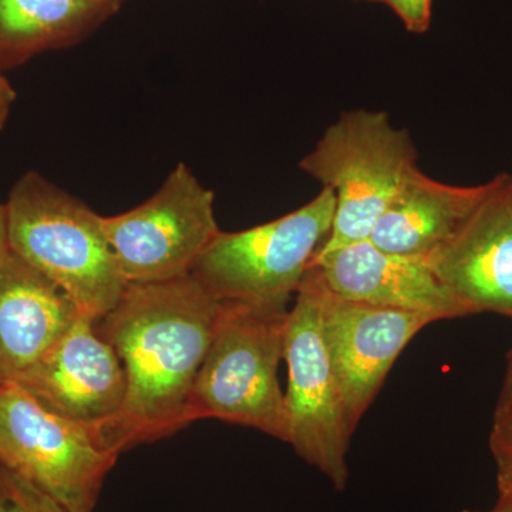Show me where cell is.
I'll return each instance as SVG.
<instances>
[{
    "instance_id": "obj_1",
    "label": "cell",
    "mask_w": 512,
    "mask_h": 512,
    "mask_svg": "<svg viewBox=\"0 0 512 512\" xmlns=\"http://www.w3.org/2000/svg\"><path fill=\"white\" fill-rule=\"evenodd\" d=\"M222 303L191 275L160 284L128 285L97 330L119 355L126 397L99 429L120 454L188 426L192 387L210 349Z\"/></svg>"
},
{
    "instance_id": "obj_2",
    "label": "cell",
    "mask_w": 512,
    "mask_h": 512,
    "mask_svg": "<svg viewBox=\"0 0 512 512\" xmlns=\"http://www.w3.org/2000/svg\"><path fill=\"white\" fill-rule=\"evenodd\" d=\"M9 249L99 322L128 286L101 215L37 171L16 181L5 204Z\"/></svg>"
},
{
    "instance_id": "obj_3",
    "label": "cell",
    "mask_w": 512,
    "mask_h": 512,
    "mask_svg": "<svg viewBox=\"0 0 512 512\" xmlns=\"http://www.w3.org/2000/svg\"><path fill=\"white\" fill-rule=\"evenodd\" d=\"M289 309L222 303L210 349L188 403V424L202 419L251 427L288 439L278 367L285 353Z\"/></svg>"
},
{
    "instance_id": "obj_4",
    "label": "cell",
    "mask_w": 512,
    "mask_h": 512,
    "mask_svg": "<svg viewBox=\"0 0 512 512\" xmlns=\"http://www.w3.org/2000/svg\"><path fill=\"white\" fill-rule=\"evenodd\" d=\"M335 194L332 229L316 254L365 241L417 167L410 134L384 111L340 114L299 164Z\"/></svg>"
},
{
    "instance_id": "obj_5",
    "label": "cell",
    "mask_w": 512,
    "mask_h": 512,
    "mask_svg": "<svg viewBox=\"0 0 512 512\" xmlns=\"http://www.w3.org/2000/svg\"><path fill=\"white\" fill-rule=\"evenodd\" d=\"M336 198L322 188L298 210L238 232H218L191 276L218 302L288 309L313 256L329 237Z\"/></svg>"
},
{
    "instance_id": "obj_6",
    "label": "cell",
    "mask_w": 512,
    "mask_h": 512,
    "mask_svg": "<svg viewBox=\"0 0 512 512\" xmlns=\"http://www.w3.org/2000/svg\"><path fill=\"white\" fill-rule=\"evenodd\" d=\"M119 454L99 430L60 416L16 380H0V464L70 512H93Z\"/></svg>"
},
{
    "instance_id": "obj_7",
    "label": "cell",
    "mask_w": 512,
    "mask_h": 512,
    "mask_svg": "<svg viewBox=\"0 0 512 512\" xmlns=\"http://www.w3.org/2000/svg\"><path fill=\"white\" fill-rule=\"evenodd\" d=\"M295 296L285 330L286 443L328 478L335 490L343 491L348 483L346 454L353 431L323 335V282L315 269H308Z\"/></svg>"
},
{
    "instance_id": "obj_8",
    "label": "cell",
    "mask_w": 512,
    "mask_h": 512,
    "mask_svg": "<svg viewBox=\"0 0 512 512\" xmlns=\"http://www.w3.org/2000/svg\"><path fill=\"white\" fill-rule=\"evenodd\" d=\"M214 202V192L180 163L143 204L101 217L127 284H160L190 275L221 231Z\"/></svg>"
},
{
    "instance_id": "obj_9",
    "label": "cell",
    "mask_w": 512,
    "mask_h": 512,
    "mask_svg": "<svg viewBox=\"0 0 512 512\" xmlns=\"http://www.w3.org/2000/svg\"><path fill=\"white\" fill-rule=\"evenodd\" d=\"M322 322L346 419L355 433L404 348L436 320L423 313L348 301L323 284Z\"/></svg>"
},
{
    "instance_id": "obj_10",
    "label": "cell",
    "mask_w": 512,
    "mask_h": 512,
    "mask_svg": "<svg viewBox=\"0 0 512 512\" xmlns=\"http://www.w3.org/2000/svg\"><path fill=\"white\" fill-rule=\"evenodd\" d=\"M16 382L53 412L97 430L119 414L126 397L119 355L83 315Z\"/></svg>"
},
{
    "instance_id": "obj_11",
    "label": "cell",
    "mask_w": 512,
    "mask_h": 512,
    "mask_svg": "<svg viewBox=\"0 0 512 512\" xmlns=\"http://www.w3.org/2000/svg\"><path fill=\"white\" fill-rule=\"evenodd\" d=\"M424 259L470 315L512 319V175L500 174L456 234Z\"/></svg>"
},
{
    "instance_id": "obj_12",
    "label": "cell",
    "mask_w": 512,
    "mask_h": 512,
    "mask_svg": "<svg viewBox=\"0 0 512 512\" xmlns=\"http://www.w3.org/2000/svg\"><path fill=\"white\" fill-rule=\"evenodd\" d=\"M309 268L348 301L423 313L436 322L470 315L426 259L384 251L370 239L315 254Z\"/></svg>"
},
{
    "instance_id": "obj_13",
    "label": "cell",
    "mask_w": 512,
    "mask_h": 512,
    "mask_svg": "<svg viewBox=\"0 0 512 512\" xmlns=\"http://www.w3.org/2000/svg\"><path fill=\"white\" fill-rule=\"evenodd\" d=\"M80 315L59 286L9 249L0 261V380L39 362Z\"/></svg>"
},
{
    "instance_id": "obj_14",
    "label": "cell",
    "mask_w": 512,
    "mask_h": 512,
    "mask_svg": "<svg viewBox=\"0 0 512 512\" xmlns=\"http://www.w3.org/2000/svg\"><path fill=\"white\" fill-rule=\"evenodd\" d=\"M498 183L500 175L485 184L461 187L441 183L416 168L369 239L384 251L426 258L456 234Z\"/></svg>"
},
{
    "instance_id": "obj_15",
    "label": "cell",
    "mask_w": 512,
    "mask_h": 512,
    "mask_svg": "<svg viewBox=\"0 0 512 512\" xmlns=\"http://www.w3.org/2000/svg\"><path fill=\"white\" fill-rule=\"evenodd\" d=\"M106 6L92 0H0V69L69 42Z\"/></svg>"
},
{
    "instance_id": "obj_16",
    "label": "cell",
    "mask_w": 512,
    "mask_h": 512,
    "mask_svg": "<svg viewBox=\"0 0 512 512\" xmlns=\"http://www.w3.org/2000/svg\"><path fill=\"white\" fill-rule=\"evenodd\" d=\"M0 512H70L25 478L0 464Z\"/></svg>"
},
{
    "instance_id": "obj_17",
    "label": "cell",
    "mask_w": 512,
    "mask_h": 512,
    "mask_svg": "<svg viewBox=\"0 0 512 512\" xmlns=\"http://www.w3.org/2000/svg\"><path fill=\"white\" fill-rule=\"evenodd\" d=\"M512 440V348L507 355L503 389L495 407L490 446Z\"/></svg>"
},
{
    "instance_id": "obj_18",
    "label": "cell",
    "mask_w": 512,
    "mask_h": 512,
    "mask_svg": "<svg viewBox=\"0 0 512 512\" xmlns=\"http://www.w3.org/2000/svg\"><path fill=\"white\" fill-rule=\"evenodd\" d=\"M402 20L409 32L421 35L431 25V0H380Z\"/></svg>"
},
{
    "instance_id": "obj_19",
    "label": "cell",
    "mask_w": 512,
    "mask_h": 512,
    "mask_svg": "<svg viewBox=\"0 0 512 512\" xmlns=\"http://www.w3.org/2000/svg\"><path fill=\"white\" fill-rule=\"evenodd\" d=\"M498 500L491 512H512V463L497 464Z\"/></svg>"
},
{
    "instance_id": "obj_20",
    "label": "cell",
    "mask_w": 512,
    "mask_h": 512,
    "mask_svg": "<svg viewBox=\"0 0 512 512\" xmlns=\"http://www.w3.org/2000/svg\"><path fill=\"white\" fill-rule=\"evenodd\" d=\"M16 101V92L12 84L3 76V70L0 69V130L6 126L12 111L13 104Z\"/></svg>"
},
{
    "instance_id": "obj_21",
    "label": "cell",
    "mask_w": 512,
    "mask_h": 512,
    "mask_svg": "<svg viewBox=\"0 0 512 512\" xmlns=\"http://www.w3.org/2000/svg\"><path fill=\"white\" fill-rule=\"evenodd\" d=\"M490 448L495 458V463H512V440L493 444Z\"/></svg>"
},
{
    "instance_id": "obj_22",
    "label": "cell",
    "mask_w": 512,
    "mask_h": 512,
    "mask_svg": "<svg viewBox=\"0 0 512 512\" xmlns=\"http://www.w3.org/2000/svg\"><path fill=\"white\" fill-rule=\"evenodd\" d=\"M9 242H8V227H6V210L5 204H0V261L3 256L8 254Z\"/></svg>"
},
{
    "instance_id": "obj_23",
    "label": "cell",
    "mask_w": 512,
    "mask_h": 512,
    "mask_svg": "<svg viewBox=\"0 0 512 512\" xmlns=\"http://www.w3.org/2000/svg\"><path fill=\"white\" fill-rule=\"evenodd\" d=\"M94 3H100V5H109L110 2H113V0H92Z\"/></svg>"
},
{
    "instance_id": "obj_24",
    "label": "cell",
    "mask_w": 512,
    "mask_h": 512,
    "mask_svg": "<svg viewBox=\"0 0 512 512\" xmlns=\"http://www.w3.org/2000/svg\"><path fill=\"white\" fill-rule=\"evenodd\" d=\"M367 2H377V3H380V0H367Z\"/></svg>"
},
{
    "instance_id": "obj_25",
    "label": "cell",
    "mask_w": 512,
    "mask_h": 512,
    "mask_svg": "<svg viewBox=\"0 0 512 512\" xmlns=\"http://www.w3.org/2000/svg\"><path fill=\"white\" fill-rule=\"evenodd\" d=\"M460 512H477V511L464 510V511H460Z\"/></svg>"
}]
</instances>
